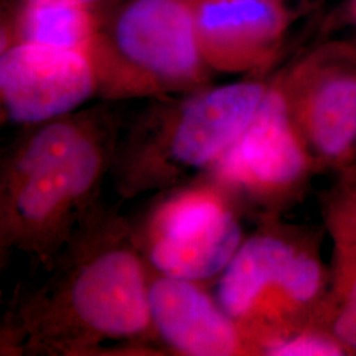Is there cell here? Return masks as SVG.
<instances>
[{
    "label": "cell",
    "mask_w": 356,
    "mask_h": 356,
    "mask_svg": "<svg viewBox=\"0 0 356 356\" xmlns=\"http://www.w3.org/2000/svg\"><path fill=\"white\" fill-rule=\"evenodd\" d=\"M8 145L0 163V259L26 254L49 269L101 206L120 136L106 111L44 122Z\"/></svg>",
    "instance_id": "2"
},
{
    "label": "cell",
    "mask_w": 356,
    "mask_h": 356,
    "mask_svg": "<svg viewBox=\"0 0 356 356\" xmlns=\"http://www.w3.org/2000/svg\"><path fill=\"white\" fill-rule=\"evenodd\" d=\"M342 178H350V179H356V153L355 157H354V160H353V163H351V165L350 168L344 172L343 175H341Z\"/></svg>",
    "instance_id": "16"
},
{
    "label": "cell",
    "mask_w": 356,
    "mask_h": 356,
    "mask_svg": "<svg viewBox=\"0 0 356 356\" xmlns=\"http://www.w3.org/2000/svg\"><path fill=\"white\" fill-rule=\"evenodd\" d=\"M134 231L149 267L194 282L219 276L244 241L227 193L216 184L178 188Z\"/></svg>",
    "instance_id": "5"
},
{
    "label": "cell",
    "mask_w": 356,
    "mask_h": 356,
    "mask_svg": "<svg viewBox=\"0 0 356 356\" xmlns=\"http://www.w3.org/2000/svg\"><path fill=\"white\" fill-rule=\"evenodd\" d=\"M99 90L89 54L29 42L1 49L3 114L13 124L36 126L74 113Z\"/></svg>",
    "instance_id": "8"
},
{
    "label": "cell",
    "mask_w": 356,
    "mask_h": 356,
    "mask_svg": "<svg viewBox=\"0 0 356 356\" xmlns=\"http://www.w3.org/2000/svg\"><path fill=\"white\" fill-rule=\"evenodd\" d=\"M206 64L244 72L267 64L286 26L280 0H191Z\"/></svg>",
    "instance_id": "10"
},
{
    "label": "cell",
    "mask_w": 356,
    "mask_h": 356,
    "mask_svg": "<svg viewBox=\"0 0 356 356\" xmlns=\"http://www.w3.org/2000/svg\"><path fill=\"white\" fill-rule=\"evenodd\" d=\"M76 1H79V3H82V4H86V6H89V7H92L94 4L101 3L103 0H76Z\"/></svg>",
    "instance_id": "17"
},
{
    "label": "cell",
    "mask_w": 356,
    "mask_h": 356,
    "mask_svg": "<svg viewBox=\"0 0 356 356\" xmlns=\"http://www.w3.org/2000/svg\"><path fill=\"white\" fill-rule=\"evenodd\" d=\"M323 218L334 252L356 254V179L342 178L326 195Z\"/></svg>",
    "instance_id": "14"
},
{
    "label": "cell",
    "mask_w": 356,
    "mask_h": 356,
    "mask_svg": "<svg viewBox=\"0 0 356 356\" xmlns=\"http://www.w3.org/2000/svg\"><path fill=\"white\" fill-rule=\"evenodd\" d=\"M342 344L347 355H356V254L334 252L330 292L313 322Z\"/></svg>",
    "instance_id": "13"
},
{
    "label": "cell",
    "mask_w": 356,
    "mask_h": 356,
    "mask_svg": "<svg viewBox=\"0 0 356 356\" xmlns=\"http://www.w3.org/2000/svg\"><path fill=\"white\" fill-rule=\"evenodd\" d=\"M148 263L134 225L99 207L76 231L38 288L15 298L1 354L111 355L151 351Z\"/></svg>",
    "instance_id": "1"
},
{
    "label": "cell",
    "mask_w": 356,
    "mask_h": 356,
    "mask_svg": "<svg viewBox=\"0 0 356 356\" xmlns=\"http://www.w3.org/2000/svg\"><path fill=\"white\" fill-rule=\"evenodd\" d=\"M268 88L242 81L160 103L119 136L110 178L120 198L176 191L218 160L241 138Z\"/></svg>",
    "instance_id": "3"
},
{
    "label": "cell",
    "mask_w": 356,
    "mask_h": 356,
    "mask_svg": "<svg viewBox=\"0 0 356 356\" xmlns=\"http://www.w3.org/2000/svg\"><path fill=\"white\" fill-rule=\"evenodd\" d=\"M353 13L355 15L356 19V0H353Z\"/></svg>",
    "instance_id": "18"
},
{
    "label": "cell",
    "mask_w": 356,
    "mask_h": 356,
    "mask_svg": "<svg viewBox=\"0 0 356 356\" xmlns=\"http://www.w3.org/2000/svg\"><path fill=\"white\" fill-rule=\"evenodd\" d=\"M148 304L153 330L182 355L254 354L238 325L194 281L160 275L149 280Z\"/></svg>",
    "instance_id": "11"
},
{
    "label": "cell",
    "mask_w": 356,
    "mask_h": 356,
    "mask_svg": "<svg viewBox=\"0 0 356 356\" xmlns=\"http://www.w3.org/2000/svg\"><path fill=\"white\" fill-rule=\"evenodd\" d=\"M280 86L317 170L343 175L356 153V53H317Z\"/></svg>",
    "instance_id": "7"
},
{
    "label": "cell",
    "mask_w": 356,
    "mask_h": 356,
    "mask_svg": "<svg viewBox=\"0 0 356 356\" xmlns=\"http://www.w3.org/2000/svg\"><path fill=\"white\" fill-rule=\"evenodd\" d=\"M110 97L163 95L206 81L191 0H127L89 51Z\"/></svg>",
    "instance_id": "4"
},
{
    "label": "cell",
    "mask_w": 356,
    "mask_h": 356,
    "mask_svg": "<svg viewBox=\"0 0 356 356\" xmlns=\"http://www.w3.org/2000/svg\"><path fill=\"white\" fill-rule=\"evenodd\" d=\"M306 241L269 225L243 241L218 276L214 298L243 335L264 327L277 316L288 272Z\"/></svg>",
    "instance_id": "9"
},
{
    "label": "cell",
    "mask_w": 356,
    "mask_h": 356,
    "mask_svg": "<svg viewBox=\"0 0 356 356\" xmlns=\"http://www.w3.org/2000/svg\"><path fill=\"white\" fill-rule=\"evenodd\" d=\"M266 355L341 356L347 355V353L343 346L329 332L309 327L270 346Z\"/></svg>",
    "instance_id": "15"
},
{
    "label": "cell",
    "mask_w": 356,
    "mask_h": 356,
    "mask_svg": "<svg viewBox=\"0 0 356 356\" xmlns=\"http://www.w3.org/2000/svg\"><path fill=\"white\" fill-rule=\"evenodd\" d=\"M316 170L280 85L268 88L250 126L211 168L226 193L267 209L292 201Z\"/></svg>",
    "instance_id": "6"
},
{
    "label": "cell",
    "mask_w": 356,
    "mask_h": 356,
    "mask_svg": "<svg viewBox=\"0 0 356 356\" xmlns=\"http://www.w3.org/2000/svg\"><path fill=\"white\" fill-rule=\"evenodd\" d=\"M99 26L91 7L76 0H24L17 16V42L89 54Z\"/></svg>",
    "instance_id": "12"
}]
</instances>
